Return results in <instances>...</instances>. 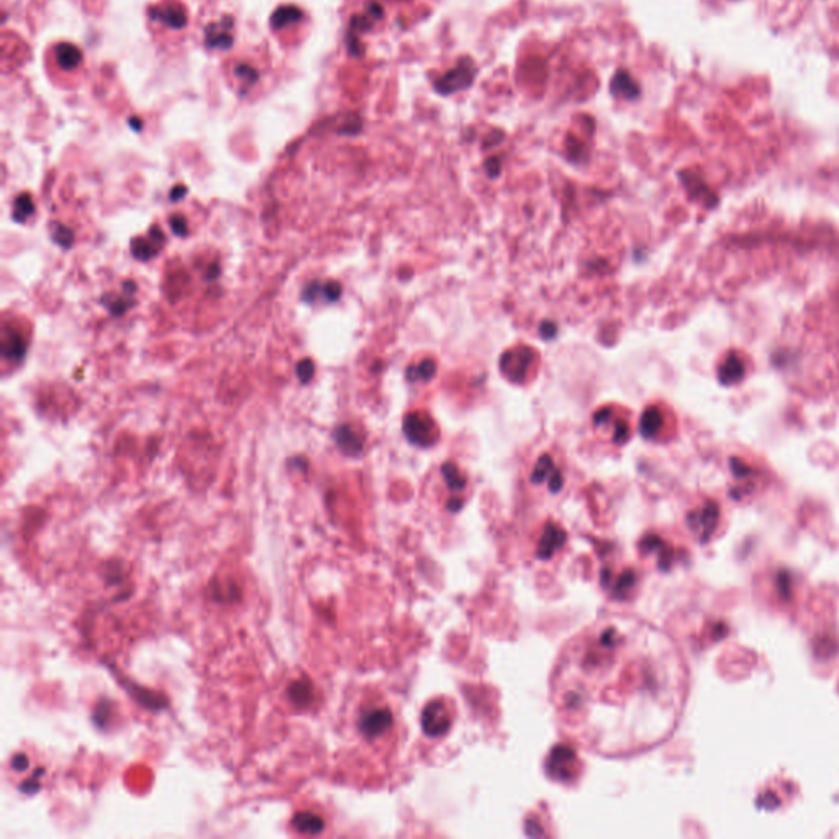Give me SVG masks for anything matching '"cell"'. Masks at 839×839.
Listing matches in <instances>:
<instances>
[{"mask_svg":"<svg viewBox=\"0 0 839 839\" xmlns=\"http://www.w3.org/2000/svg\"><path fill=\"white\" fill-rule=\"evenodd\" d=\"M392 727V715L387 708H372L361 715L359 729L367 739L383 736Z\"/></svg>","mask_w":839,"mask_h":839,"instance_id":"5","label":"cell"},{"mask_svg":"<svg viewBox=\"0 0 839 839\" xmlns=\"http://www.w3.org/2000/svg\"><path fill=\"white\" fill-rule=\"evenodd\" d=\"M339 295H341V285H339L338 282H333V281L327 282L325 285H320L315 282V284H310L305 287L304 294H302L304 300L310 302V304L317 300L318 297H322L325 302H334L339 299Z\"/></svg>","mask_w":839,"mask_h":839,"instance_id":"10","label":"cell"},{"mask_svg":"<svg viewBox=\"0 0 839 839\" xmlns=\"http://www.w3.org/2000/svg\"><path fill=\"white\" fill-rule=\"evenodd\" d=\"M313 362L310 359H304L299 362V366H297V376H299V379L302 383H309L310 379L313 377Z\"/></svg>","mask_w":839,"mask_h":839,"instance_id":"23","label":"cell"},{"mask_svg":"<svg viewBox=\"0 0 839 839\" xmlns=\"http://www.w3.org/2000/svg\"><path fill=\"white\" fill-rule=\"evenodd\" d=\"M533 359H535V352L528 346L513 348V350L502 355L500 369L503 376L512 383H523L528 376V371H530Z\"/></svg>","mask_w":839,"mask_h":839,"instance_id":"4","label":"cell"},{"mask_svg":"<svg viewBox=\"0 0 839 839\" xmlns=\"http://www.w3.org/2000/svg\"><path fill=\"white\" fill-rule=\"evenodd\" d=\"M436 374V362L433 359H425L420 364L410 366L407 369V379L410 383H428Z\"/></svg>","mask_w":839,"mask_h":839,"instance_id":"15","label":"cell"},{"mask_svg":"<svg viewBox=\"0 0 839 839\" xmlns=\"http://www.w3.org/2000/svg\"><path fill=\"white\" fill-rule=\"evenodd\" d=\"M235 77H238V81L244 86H253L258 81V73L249 64H239L235 69Z\"/></svg>","mask_w":839,"mask_h":839,"instance_id":"22","label":"cell"},{"mask_svg":"<svg viewBox=\"0 0 839 839\" xmlns=\"http://www.w3.org/2000/svg\"><path fill=\"white\" fill-rule=\"evenodd\" d=\"M333 438L339 450L346 452V454H357L362 450L361 436L350 425L338 426L333 433Z\"/></svg>","mask_w":839,"mask_h":839,"instance_id":"8","label":"cell"},{"mask_svg":"<svg viewBox=\"0 0 839 839\" xmlns=\"http://www.w3.org/2000/svg\"><path fill=\"white\" fill-rule=\"evenodd\" d=\"M164 237L163 233L159 232V228H154L153 232L149 233L148 238L144 239H135L133 244H131V249H133V254L138 259H149L153 258L154 254H156L159 249L163 246Z\"/></svg>","mask_w":839,"mask_h":839,"instance_id":"9","label":"cell"},{"mask_svg":"<svg viewBox=\"0 0 839 839\" xmlns=\"http://www.w3.org/2000/svg\"><path fill=\"white\" fill-rule=\"evenodd\" d=\"M232 18H223L220 23H211L207 28V43L210 48H228L232 45Z\"/></svg>","mask_w":839,"mask_h":839,"instance_id":"7","label":"cell"},{"mask_svg":"<svg viewBox=\"0 0 839 839\" xmlns=\"http://www.w3.org/2000/svg\"><path fill=\"white\" fill-rule=\"evenodd\" d=\"M2 356L10 361H20L25 356V341L20 334L8 329H3L2 333Z\"/></svg>","mask_w":839,"mask_h":839,"instance_id":"12","label":"cell"},{"mask_svg":"<svg viewBox=\"0 0 839 839\" xmlns=\"http://www.w3.org/2000/svg\"><path fill=\"white\" fill-rule=\"evenodd\" d=\"M556 473H559V470H556L551 456L544 454V456H541L538 463H536L535 473H533L531 479H533V482L540 484V482H544V480H548L549 475H554Z\"/></svg>","mask_w":839,"mask_h":839,"instance_id":"17","label":"cell"},{"mask_svg":"<svg viewBox=\"0 0 839 839\" xmlns=\"http://www.w3.org/2000/svg\"><path fill=\"white\" fill-rule=\"evenodd\" d=\"M443 475H445L446 482L450 484V487L452 490H461V489L464 487L466 480H464L463 475H461L459 470H457V468H456L454 464L447 463V464L443 466Z\"/></svg>","mask_w":839,"mask_h":839,"instance_id":"21","label":"cell"},{"mask_svg":"<svg viewBox=\"0 0 839 839\" xmlns=\"http://www.w3.org/2000/svg\"><path fill=\"white\" fill-rule=\"evenodd\" d=\"M158 17L161 18L163 22L171 23L172 27H182L184 23H186V15H184L182 8L181 7H174V6H168L164 10H159Z\"/></svg>","mask_w":839,"mask_h":839,"instance_id":"19","label":"cell"},{"mask_svg":"<svg viewBox=\"0 0 839 839\" xmlns=\"http://www.w3.org/2000/svg\"><path fill=\"white\" fill-rule=\"evenodd\" d=\"M610 91L614 96L623 97L626 101H631V98H636L639 96V86L633 81V77H631L630 73H626V70H618V73L614 75Z\"/></svg>","mask_w":839,"mask_h":839,"instance_id":"11","label":"cell"},{"mask_svg":"<svg viewBox=\"0 0 839 839\" xmlns=\"http://www.w3.org/2000/svg\"><path fill=\"white\" fill-rule=\"evenodd\" d=\"M662 426V415L656 407L648 408L643 413V417H641L639 422V431L641 435L644 438H653L656 436V433L661 430Z\"/></svg>","mask_w":839,"mask_h":839,"instance_id":"14","label":"cell"},{"mask_svg":"<svg viewBox=\"0 0 839 839\" xmlns=\"http://www.w3.org/2000/svg\"><path fill=\"white\" fill-rule=\"evenodd\" d=\"M403 433L413 445L431 446L438 440V426L435 420L426 412H412L403 418Z\"/></svg>","mask_w":839,"mask_h":839,"instance_id":"2","label":"cell"},{"mask_svg":"<svg viewBox=\"0 0 839 839\" xmlns=\"http://www.w3.org/2000/svg\"><path fill=\"white\" fill-rule=\"evenodd\" d=\"M423 727L430 734L445 733L450 728V715L441 701H433L423 713Z\"/></svg>","mask_w":839,"mask_h":839,"instance_id":"6","label":"cell"},{"mask_svg":"<svg viewBox=\"0 0 839 839\" xmlns=\"http://www.w3.org/2000/svg\"><path fill=\"white\" fill-rule=\"evenodd\" d=\"M678 695V664L666 641L626 621H610L572 641L556 672L564 720L608 751L661 739Z\"/></svg>","mask_w":839,"mask_h":839,"instance_id":"1","label":"cell"},{"mask_svg":"<svg viewBox=\"0 0 839 839\" xmlns=\"http://www.w3.org/2000/svg\"><path fill=\"white\" fill-rule=\"evenodd\" d=\"M171 226H172L174 233H177V235H184V233H186V220H184V218L174 216V218L171 220Z\"/></svg>","mask_w":839,"mask_h":839,"instance_id":"28","label":"cell"},{"mask_svg":"<svg viewBox=\"0 0 839 839\" xmlns=\"http://www.w3.org/2000/svg\"><path fill=\"white\" fill-rule=\"evenodd\" d=\"M58 59L61 64H66L68 68H74L75 64L81 61V53L77 48L70 45H61L58 48Z\"/></svg>","mask_w":839,"mask_h":839,"instance_id":"20","label":"cell"},{"mask_svg":"<svg viewBox=\"0 0 839 839\" xmlns=\"http://www.w3.org/2000/svg\"><path fill=\"white\" fill-rule=\"evenodd\" d=\"M33 211H35V207H33V200L30 195L23 194L17 197L15 204H13V220L22 223V221H25Z\"/></svg>","mask_w":839,"mask_h":839,"instance_id":"18","label":"cell"},{"mask_svg":"<svg viewBox=\"0 0 839 839\" xmlns=\"http://www.w3.org/2000/svg\"><path fill=\"white\" fill-rule=\"evenodd\" d=\"M292 824H294V828L297 829V831L305 833V834H318V833H322L325 828L323 818L312 812L297 813L294 819H292Z\"/></svg>","mask_w":839,"mask_h":839,"instance_id":"13","label":"cell"},{"mask_svg":"<svg viewBox=\"0 0 839 839\" xmlns=\"http://www.w3.org/2000/svg\"><path fill=\"white\" fill-rule=\"evenodd\" d=\"M556 333H558V327L553 322H544L541 323L540 327V334L544 339H553L556 336Z\"/></svg>","mask_w":839,"mask_h":839,"instance_id":"25","label":"cell"},{"mask_svg":"<svg viewBox=\"0 0 839 839\" xmlns=\"http://www.w3.org/2000/svg\"><path fill=\"white\" fill-rule=\"evenodd\" d=\"M27 767H28V759H27V756H23V754H17V756L12 759V769H15L17 772L25 771Z\"/></svg>","mask_w":839,"mask_h":839,"instance_id":"26","label":"cell"},{"mask_svg":"<svg viewBox=\"0 0 839 839\" xmlns=\"http://www.w3.org/2000/svg\"><path fill=\"white\" fill-rule=\"evenodd\" d=\"M53 238L58 242V244H61V246H70V243L74 242V233L70 232L69 228L59 226V230H54Z\"/></svg>","mask_w":839,"mask_h":839,"instance_id":"24","label":"cell"},{"mask_svg":"<svg viewBox=\"0 0 839 839\" xmlns=\"http://www.w3.org/2000/svg\"><path fill=\"white\" fill-rule=\"evenodd\" d=\"M475 74H477L475 63L466 56V58H461L457 61V64L450 73H446L443 77L438 79L435 82V89L440 94H443V96L464 91V89H468L470 84H473Z\"/></svg>","mask_w":839,"mask_h":839,"instance_id":"3","label":"cell"},{"mask_svg":"<svg viewBox=\"0 0 839 839\" xmlns=\"http://www.w3.org/2000/svg\"><path fill=\"white\" fill-rule=\"evenodd\" d=\"M485 169H487V172H489L490 177L498 176V172H500V161H498L497 158L489 159V161L485 163Z\"/></svg>","mask_w":839,"mask_h":839,"instance_id":"27","label":"cell"},{"mask_svg":"<svg viewBox=\"0 0 839 839\" xmlns=\"http://www.w3.org/2000/svg\"><path fill=\"white\" fill-rule=\"evenodd\" d=\"M38 774H40V772H35V775H33V779H30V780L25 782V784L22 785V790H23V792H28V794H30V787H31V792H35V790L40 789V784H38V782H36V779H38Z\"/></svg>","mask_w":839,"mask_h":839,"instance_id":"29","label":"cell"},{"mask_svg":"<svg viewBox=\"0 0 839 839\" xmlns=\"http://www.w3.org/2000/svg\"><path fill=\"white\" fill-rule=\"evenodd\" d=\"M312 694H313L312 683L307 682V681H305V682L297 681V682L292 683L290 689H289L290 700L294 701V704L300 705V706H305V705L310 704V700H312Z\"/></svg>","mask_w":839,"mask_h":839,"instance_id":"16","label":"cell"}]
</instances>
